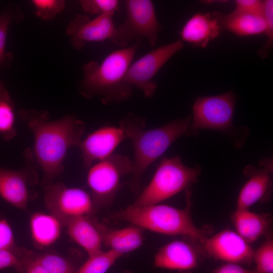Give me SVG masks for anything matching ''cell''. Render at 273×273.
<instances>
[{"label":"cell","mask_w":273,"mask_h":273,"mask_svg":"<svg viewBox=\"0 0 273 273\" xmlns=\"http://www.w3.org/2000/svg\"><path fill=\"white\" fill-rule=\"evenodd\" d=\"M18 115L33 133L34 155L43 172L42 186L46 190L63 173L67 151L78 146L85 124L71 115L49 120L48 112L33 109H21Z\"/></svg>","instance_id":"1"},{"label":"cell","mask_w":273,"mask_h":273,"mask_svg":"<svg viewBox=\"0 0 273 273\" xmlns=\"http://www.w3.org/2000/svg\"><path fill=\"white\" fill-rule=\"evenodd\" d=\"M140 41L112 52L101 63L91 61L84 64L78 85L80 93L88 99L99 95L104 104L128 99L132 94V86L125 77Z\"/></svg>","instance_id":"2"},{"label":"cell","mask_w":273,"mask_h":273,"mask_svg":"<svg viewBox=\"0 0 273 273\" xmlns=\"http://www.w3.org/2000/svg\"><path fill=\"white\" fill-rule=\"evenodd\" d=\"M191 119L192 116H189L176 119L149 130L144 129V119L132 114H129L120 121L119 125L125 130L133 148V187L137 188L148 167L175 141L183 135H190Z\"/></svg>","instance_id":"3"},{"label":"cell","mask_w":273,"mask_h":273,"mask_svg":"<svg viewBox=\"0 0 273 273\" xmlns=\"http://www.w3.org/2000/svg\"><path fill=\"white\" fill-rule=\"evenodd\" d=\"M187 193L184 209L158 204L136 208L128 206L118 213L116 217L154 232L181 235L203 243L213 233V228L210 225L198 228L194 224L191 213V192L189 190Z\"/></svg>","instance_id":"4"},{"label":"cell","mask_w":273,"mask_h":273,"mask_svg":"<svg viewBox=\"0 0 273 273\" xmlns=\"http://www.w3.org/2000/svg\"><path fill=\"white\" fill-rule=\"evenodd\" d=\"M201 171L199 165L190 167L184 165L178 156L165 158L150 183L129 207L157 204L184 190L188 191L197 182Z\"/></svg>","instance_id":"5"},{"label":"cell","mask_w":273,"mask_h":273,"mask_svg":"<svg viewBox=\"0 0 273 273\" xmlns=\"http://www.w3.org/2000/svg\"><path fill=\"white\" fill-rule=\"evenodd\" d=\"M124 5L125 19L115 26L110 40L125 48L130 42L144 37L151 47H155L162 26L156 16L153 3L150 0H126Z\"/></svg>","instance_id":"6"},{"label":"cell","mask_w":273,"mask_h":273,"mask_svg":"<svg viewBox=\"0 0 273 273\" xmlns=\"http://www.w3.org/2000/svg\"><path fill=\"white\" fill-rule=\"evenodd\" d=\"M88 168L86 180L94 203L106 204L115 196L122 178L133 173V164L126 156L112 154Z\"/></svg>","instance_id":"7"},{"label":"cell","mask_w":273,"mask_h":273,"mask_svg":"<svg viewBox=\"0 0 273 273\" xmlns=\"http://www.w3.org/2000/svg\"><path fill=\"white\" fill-rule=\"evenodd\" d=\"M235 104L236 96L231 91L197 98L192 106L190 135H197L200 129L225 130L231 128Z\"/></svg>","instance_id":"8"},{"label":"cell","mask_w":273,"mask_h":273,"mask_svg":"<svg viewBox=\"0 0 273 273\" xmlns=\"http://www.w3.org/2000/svg\"><path fill=\"white\" fill-rule=\"evenodd\" d=\"M184 46L180 39L158 47L144 55L129 67L125 80L147 98L154 95L157 85L153 80L160 69Z\"/></svg>","instance_id":"9"},{"label":"cell","mask_w":273,"mask_h":273,"mask_svg":"<svg viewBox=\"0 0 273 273\" xmlns=\"http://www.w3.org/2000/svg\"><path fill=\"white\" fill-rule=\"evenodd\" d=\"M45 190L46 207L62 225L65 226L73 217L87 216L93 210L92 198L80 188H68L63 183L57 182Z\"/></svg>","instance_id":"10"},{"label":"cell","mask_w":273,"mask_h":273,"mask_svg":"<svg viewBox=\"0 0 273 273\" xmlns=\"http://www.w3.org/2000/svg\"><path fill=\"white\" fill-rule=\"evenodd\" d=\"M205 258L202 243L184 237L160 248L154 256V267L185 273L196 269Z\"/></svg>","instance_id":"11"},{"label":"cell","mask_w":273,"mask_h":273,"mask_svg":"<svg viewBox=\"0 0 273 273\" xmlns=\"http://www.w3.org/2000/svg\"><path fill=\"white\" fill-rule=\"evenodd\" d=\"M206 257L240 265L253 262L254 250L236 232L223 230L202 243Z\"/></svg>","instance_id":"12"},{"label":"cell","mask_w":273,"mask_h":273,"mask_svg":"<svg viewBox=\"0 0 273 273\" xmlns=\"http://www.w3.org/2000/svg\"><path fill=\"white\" fill-rule=\"evenodd\" d=\"M115 28L112 16L100 15L90 19L86 15L77 14L67 25L66 32L72 47L79 51L87 42L110 40Z\"/></svg>","instance_id":"13"},{"label":"cell","mask_w":273,"mask_h":273,"mask_svg":"<svg viewBox=\"0 0 273 273\" xmlns=\"http://www.w3.org/2000/svg\"><path fill=\"white\" fill-rule=\"evenodd\" d=\"M127 139L124 128L119 125L105 126L89 134L81 140L79 148L83 164L88 168L95 161L108 158L118 145Z\"/></svg>","instance_id":"14"},{"label":"cell","mask_w":273,"mask_h":273,"mask_svg":"<svg viewBox=\"0 0 273 273\" xmlns=\"http://www.w3.org/2000/svg\"><path fill=\"white\" fill-rule=\"evenodd\" d=\"M260 166L261 168L252 165L245 168L244 173L249 179L240 192L237 201V210L249 209L257 202H265L270 200L272 191V161L263 160Z\"/></svg>","instance_id":"15"},{"label":"cell","mask_w":273,"mask_h":273,"mask_svg":"<svg viewBox=\"0 0 273 273\" xmlns=\"http://www.w3.org/2000/svg\"><path fill=\"white\" fill-rule=\"evenodd\" d=\"M26 164L22 170H15L0 167V196L13 206L26 209L29 197L28 184L35 172L32 165V154L26 152Z\"/></svg>","instance_id":"16"},{"label":"cell","mask_w":273,"mask_h":273,"mask_svg":"<svg viewBox=\"0 0 273 273\" xmlns=\"http://www.w3.org/2000/svg\"><path fill=\"white\" fill-rule=\"evenodd\" d=\"M221 29L212 13H197L190 17L179 32L180 39L195 47L204 48L217 37Z\"/></svg>","instance_id":"17"},{"label":"cell","mask_w":273,"mask_h":273,"mask_svg":"<svg viewBox=\"0 0 273 273\" xmlns=\"http://www.w3.org/2000/svg\"><path fill=\"white\" fill-rule=\"evenodd\" d=\"M231 219L236 232L249 244L271 233L272 218L269 213L236 209L231 214Z\"/></svg>","instance_id":"18"},{"label":"cell","mask_w":273,"mask_h":273,"mask_svg":"<svg viewBox=\"0 0 273 273\" xmlns=\"http://www.w3.org/2000/svg\"><path fill=\"white\" fill-rule=\"evenodd\" d=\"M221 30H226L239 36L257 35L264 33L265 21L263 15L233 11L226 15L213 13Z\"/></svg>","instance_id":"19"},{"label":"cell","mask_w":273,"mask_h":273,"mask_svg":"<svg viewBox=\"0 0 273 273\" xmlns=\"http://www.w3.org/2000/svg\"><path fill=\"white\" fill-rule=\"evenodd\" d=\"M65 226L70 238L83 248L88 256L102 251L100 233L87 216L73 217Z\"/></svg>","instance_id":"20"},{"label":"cell","mask_w":273,"mask_h":273,"mask_svg":"<svg viewBox=\"0 0 273 273\" xmlns=\"http://www.w3.org/2000/svg\"><path fill=\"white\" fill-rule=\"evenodd\" d=\"M96 226L100 233L102 243L122 255L137 249L143 244V232L138 226L107 230L99 224Z\"/></svg>","instance_id":"21"},{"label":"cell","mask_w":273,"mask_h":273,"mask_svg":"<svg viewBox=\"0 0 273 273\" xmlns=\"http://www.w3.org/2000/svg\"><path fill=\"white\" fill-rule=\"evenodd\" d=\"M62 226L60 221L50 213L36 212L30 219L32 239L40 248L51 245L59 238Z\"/></svg>","instance_id":"22"},{"label":"cell","mask_w":273,"mask_h":273,"mask_svg":"<svg viewBox=\"0 0 273 273\" xmlns=\"http://www.w3.org/2000/svg\"><path fill=\"white\" fill-rule=\"evenodd\" d=\"M14 104L8 91L4 86L0 89V135L7 141L17 134Z\"/></svg>","instance_id":"23"},{"label":"cell","mask_w":273,"mask_h":273,"mask_svg":"<svg viewBox=\"0 0 273 273\" xmlns=\"http://www.w3.org/2000/svg\"><path fill=\"white\" fill-rule=\"evenodd\" d=\"M122 255L109 250L88 256L87 260L74 273H106Z\"/></svg>","instance_id":"24"},{"label":"cell","mask_w":273,"mask_h":273,"mask_svg":"<svg viewBox=\"0 0 273 273\" xmlns=\"http://www.w3.org/2000/svg\"><path fill=\"white\" fill-rule=\"evenodd\" d=\"M32 257L49 273H74L76 271L72 262L56 253H44L36 255L32 254Z\"/></svg>","instance_id":"25"},{"label":"cell","mask_w":273,"mask_h":273,"mask_svg":"<svg viewBox=\"0 0 273 273\" xmlns=\"http://www.w3.org/2000/svg\"><path fill=\"white\" fill-rule=\"evenodd\" d=\"M265 241L254 250L253 262L254 268L259 273L273 272V239L271 233L267 234Z\"/></svg>","instance_id":"26"},{"label":"cell","mask_w":273,"mask_h":273,"mask_svg":"<svg viewBox=\"0 0 273 273\" xmlns=\"http://www.w3.org/2000/svg\"><path fill=\"white\" fill-rule=\"evenodd\" d=\"M36 16L44 21L54 19L66 7L64 0H32Z\"/></svg>","instance_id":"27"},{"label":"cell","mask_w":273,"mask_h":273,"mask_svg":"<svg viewBox=\"0 0 273 273\" xmlns=\"http://www.w3.org/2000/svg\"><path fill=\"white\" fill-rule=\"evenodd\" d=\"M16 12L11 8L4 11L0 15V66L10 63L12 54L5 53L8 29L11 22L16 18Z\"/></svg>","instance_id":"28"},{"label":"cell","mask_w":273,"mask_h":273,"mask_svg":"<svg viewBox=\"0 0 273 273\" xmlns=\"http://www.w3.org/2000/svg\"><path fill=\"white\" fill-rule=\"evenodd\" d=\"M80 4L83 10L87 13L98 15L113 16L118 9L117 0H81Z\"/></svg>","instance_id":"29"},{"label":"cell","mask_w":273,"mask_h":273,"mask_svg":"<svg viewBox=\"0 0 273 273\" xmlns=\"http://www.w3.org/2000/svg\"><path fill=\"white\" fill-rule=\"evenodd\" d=\"M266 28L264 34L266 36V41L263 47L258 52V54L261 58H265L273 46V1H263V12Z\"/></svg>","instance_id":"30"},{"label":"cell","mask_w":273,"mask_h":273,"mask_svg":"<svg viewBox=\"0 0 273 273\" xmlns=\"http://www.w3.org/2000/svg\"><path fill=\"white\" fill-rule=\"evenodd\" d=\"M0 250L11 251L21 256L26 251L17 246L12 228L5 219H0Z\"/></svg>","instance_id":"31"},{"label":"cell","mask_w":273,"mask_h":273,"mask_svg":"<svg viewBox=\"0 0 273 273\" xmlns=\"http://www.w3.org/2000/svg\"><path fill=\"white\" fill-rule=\"evenodd\" d=\"M22 257L11 251L0 250V270L13 267L20 273H24Z\"/></svg>","instance_id":"32"},{"label":"cell","mask_w":273,"mask_h":273,"mask_svg":"<svg viewBox=\"0 0 273 273\" xmlns=\"http://www.w3.org/2000/svg\"><path fill=\"white\" fill-rule=\"evenodd\" d=\"M234 11L239 13L263 15V1L258 0H236Z\"/></svg>","instance_id":"33"},{"label":"cell","mask_w":273,"mask_h":273,"mask_svg":"<svg viewBox=\"0 0 273 273\" xmlns=\"http://www.w3.org/2000/svg\"><path fill=\"white\" fill-rule=\"evenodd\" d=\"M24 273H49L46 269L32 257V253L26 251L22 257Z\"/></svg>","instance_id":"34"},{"label":"cell","mask_w":273,"mask_h":273,"mask_svg":"<svg viewBox=\"0 0 273 273\" xmlns=\"http://www.w3.org/2000/svg\"><path fill=\"white\" fill-rule=\"evenodd\" d=\"M212 273H259L255 269H249L241 265L234 263H225L215 268Z\"/></svg>","instance_id":"35"},{"label":"cell","mask_w":273,"mask_h":273,"mask_svg":"<svg viewBox=\"0 0 273 273\" xmlns=\"http://www.w3.org/2000/svg\"><path fill=\"white\" fill-rule=\"evenodd\" d=\"M3 87H4L3 83H2V81L0 80V89H1Z\"/></svg>","instance_id":"36"}]
</instances>
